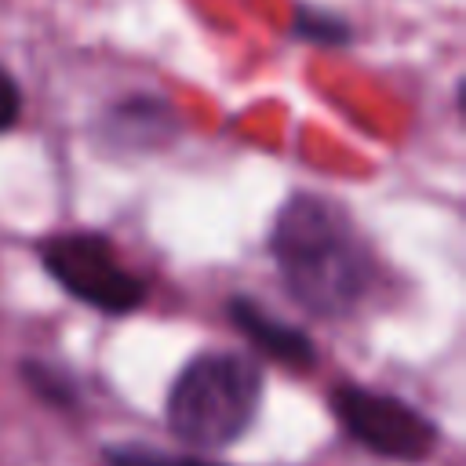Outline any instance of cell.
<instances>
[{"label":"cell","mask_w":466,"mask_h":466,"mask_svg":"<svg viewBox=\"0 0 466 466\" xmlns=\"http://www.w3.org/2000/svg\"><path fill=\"white\" fill-rule=\"evenodd\" d=\"M328 408L342 437H350L357 448H364L375 459L415 466L433 459L441 444V426L411 400L375 390L364 382H335L328 393Z\"/></svg>","instance_id":"277c9868"},{"label":"cell","mask_w":466,"mask_h":466,"mask_svg":"<svg viewBox=\"0 0 466 466\" xmlns=\"http://www.w3.org/2000/svg\"><path fill=\"white\" fill-rule=\"evenodd\" d=\"M182 131H186V120L167 95L127 91V95L109 98L95 113L91 146L109 160L131 164V160H146V157H160L175 149Z\"/></svg>","instance_id":"5b68a950"},{"label":"cell","mask_w":466,"mask_h":466,"mask_svg":"<svg viewBox=\"0 0 466 466\" xmlns=\"http://www.w3.org/2000/svg\"><path fill=\"white\" fill-rule=\"evenodd\" d=\"M288 36L309 47H324V51H339L353 44V22L331 7L309 4V0H295L291 4V18H288Z\"/></svg>","instance_id":"ba28073f"},{"label":"cell","mask_w":466,"mask_h":466,"mask_svg":"<svg viewBox=\"0 0 466 466\" xmlns=\"http://www.w3.org/2000/svg\"><path fill=\"white\" fill-rule=\"evenodd\" d=\"M15 375L22 382V390L51 408V411H62V415H76L84 408V386H80V375L73 368H66L62 360H47V357H18L15 364Z\"/></svg>","instance_id":"52a82bcc"},{"label":"cell","mask_w":466,"mask_h":466,"mask_svg":"<svg viewBox=\"0 0 466 466\" xmlns=\"http://www.w3.org/2000/svg\"><path fill=\"white\" fill-rule=\"evenodd\" d=\"M22 106H25V98H22V84L15 80L11 69L0 66V135H7V131L22 120Z\"/></svg>","instance_id":"30bf717a"},{"label":"cell","mask_w":466,"mask_h":466,"mask_svg":"<svg viewBox=\"0 0 466 466\" xmlns=\"http://www.w3.org/2000/svg\"><path fill=\"white\" fill-rule=\"evenodd\" d=\"M226 320L244 335V342L255 350L251 357H266L288 371H313L317 368V342L306 328L277 317L269 306H262L248 291H233L222 302Z\"/></svg>","instance_id":"8992f818"},{"label":"cell","mask_w":466,"mask_h":466,"mask_svg":"<svg viewBox=\"0 0 466 466\" xmlns=\"http://www.w3.org/2000/svg\"><path fill=\"white\" fill-rule=\"evenodd\" d=\"M266 368L244 350H197L167 382L164 426L193 451H222L240 444L262 411Z\"/></svg>","instance_id":"7a4b0ae2"},{"label":"cell","mask_w":466,"mask_h":466,"mask_svg":"<svg viewBox=\"0 0 466 466\" xmlns=\"http://www.w3.org/2000/svg\"><path fill=\"white\" fill-rule=\"evenodd\" d=\"M266 251L284 295L317 320H350L379 280L371 240L331 193H288L273 211Z\"/></svg>","instance_id":"6da1fadb"},{"label":"cell","mask_w":466,"mask_h":466,"mask_svg":"<svg viewBox=\"0 0 466 466\" xmlns=\"http://www.w3.org/2000/svg\"><path fill=\"white\" fill-rule=\"evenodd\" d=\"M102 466H229V462L211 455L167 451L146 441H113V444H102Z\"/></svg>","instance_id":"9c48e42d"},{"label":"cell","mask_w":466,"mask_h":466,"mask_svg":"<svg viewBox=\"0 0 466 466\" xmlns=\"http://www.w3.org/2000/svg\"><path fill=\"white\" fill-rule=\"evenodd\" d=\"M44 273L80 306L102 317H131L146 306L149 284L120 258L98 229H62L36 244Z\"/></svg>","instance_id":"3957f363"}]
</instances>
